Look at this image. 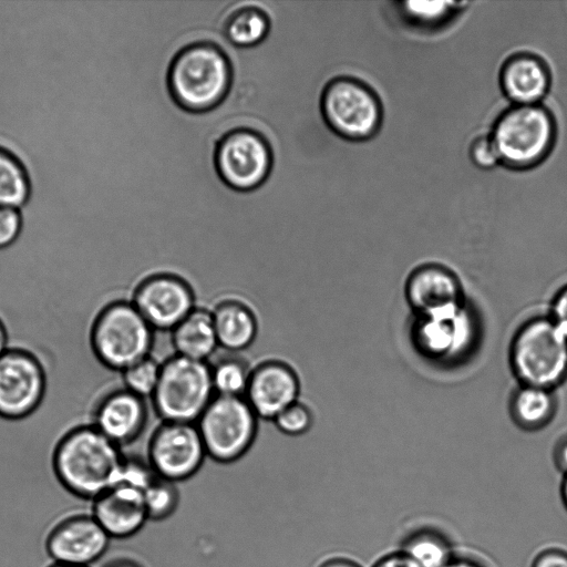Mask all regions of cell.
Listing matches in <instances>:
<instances>
[{"label":"cell","mask_w":567,"mask_h":567,"mask_svg":"<svg viewBox=\"0 0 567 567\" xmlns=\"http://www.w3.org/2000/svg\"><path fill=\"white\" fill-rule=\"evenodd\" d=\"M233 84V61L210 40L184 45L167 65L168 95L178 109L189 114H206L220 106Z\"/></svg>","instance_id":"1"},{"label":"cell","mask_w":567,"mask_h":567,"mask_svg":"<svg viewBox=\"0 0 567 567\" xmlns=\"http://www.w3.org/2000/svg\"><path fill=\"white\" fill-rule=\"evenodd\" d=\"M125 460L121 447L90 423L70 429L58 441L52 464L65 489L94 501L121 481Z\"/></svg>","instance_id":"2"},{"label":"cell","mask_w":567,"mask_h":567,"mask_svg":"<svg viewBox=\"0 0 567 567\" xmlns=\"http://www.w3.org/2000/svg\"><path fill=\"white\" fill-rule=\"evenodd\" d=\"M557 126L550 110L540 104L509 105L488 132L501 165L527 171L540 165L553 151Z\"/></svg>","instance_id":"3"},{"label":"cell","mask_w":567,"mask_h":567,"mask_svg":"<svg viewBox=\"0 0 567 567\" xmlns=\"http://www.w3.org/2000/svg\"><path fill=\"white\" fill-rule=\"evenodd\" d=\"M320 116L336 136L352 143L374 137L383 123V104L377 91L352 75L330 79L319 95Z\"/></svg>","instance_id":"4"},{"label":"cell","mask_w":567,"mask_h":567,"mask_svg":"<svg viewBox=\"0 0 567 567\" xmlns=\"http://www.w3.org/2000/svg\"><path fill=\"white\" fill-rule=\"evenodd\" d=\"M153 328L131 301L104 306L90 329L93 354L106 368L123 371L150 357Z\"/></svg>","instance_id":"5"},{"label":"cell","mask_w":567,"mask_h":567,"mask_svg":"<svg viewBox=\"0 0 567 567\" xmlns=\"http://www.w3.org/2000/svg\"><path fill=\"white\" fill-rule=\"evenodd\" d=\"M511 361L523 385L553 390L567 378V336L549 317L533 319L517 331Z\"/></svg>","instance_id":"6"},{"label":"cell","mask_w":567,"mask_h":567,"mask_svg":"<svg viewBox=\"0 0 567 567\" xmlns=\"http://www.w3.org/2000/svg\"><path fill=\"white\" fill-rule=\"evenodd\" d=\"M215 391L206 361L174 355L161 364L152 402L164 422L196 423Z\"/></svg>","instance_id":"7"},{"label":"cell","mask_w":567,"mask_h":567,"mask_svg":"<svg viewBox=\"0 0 567 567\" xmlns=\"http://www.w3.org/2000/svg\"><path fill=\"white\" fill-rule=\"evenodd\" d=\"M213 165L220 182L231 190L249 193L261 187L274 166L271 143L260 131L237 126L214 143Z\"/></svg>","instance_id":"8"},{"label":"cell","mask_w":567,"mask_h":567,"mask_svg":"<svg viewBox=\"0 0 567 567\" xmlns=\"http://www.w3.org/2000/svg\"><path fill=\"white\" fill-rule=\"evenodd\" d=\"M257 419L245 396L215 395L195 424L206 454L217 462L230 463L251 446Z\"/></svg>","instance_id":"9"},{"label":"cell","mask_w":567,"mask_h":567,"mask_svg":"<svg viewBox=\"0 0 567 567\" xmlns=\"http://www.w3.org/2000/svg\"><path fill=\"white\" fill-rule=\"evenodd\" d=\"M47 392V373L31 351L10 347L0 357V417L18 421L33 414Z\"/></svg>","instance_id":"10"},{"label":"cell","mask_w":567,"mask_h":567,"mask_svg":"<svg viewBox=\"0 0 567 567\" xmlns=\"http://www.w3.org/2000/svg\"><path fill=\"white\" fill-rule=\"evenodd\" d=\"M206 455L195 423L164 422L152 435L147 450L154 473L173 483L193 476Z\"/></svg>","instance_id":"11"},{"label":"cell","mask_w":567,"mask_h":567,"mask_svg":"<svg viewBox=\"0 0 567 567\" xmlns=\"http://www.w3.org/2000/svg\"><path fill=\"white\" fill-rule=\"evenodd\" d=\"M476 321L464 303L437 313L417 316L413 340L420 351L434 360L464 354L476 337Z\"/></svg>","instance_id":"12"},{"label":"cell","mask_w":567,"mask_h":567,"mask_svg":"<svg viewBox=\"0 0 567 567\" xmlns=\"http://www.w3.org/2000/svg\"><path fill=\"white\" fill-rule=\"evenodd\" d=\"M111 537L92 513H76L59 520L49 532L45 548L53 563L91 567L103 557Z\"/></svg>","instance_id":"13"},{"label":"cell","mask_w":567,"mask_h":567,"mask_svg":"<svg viewBox=\"0 0 567 567\" xmlns=\"http://www.w3.org/2000/svg\"><path fill=\"white\" fill-rule=\"evenodd\" d=\"M131 302L153 330H173L194 309V295L186 281L157 274L137 285Z\"/></svg>","instance_id":"14"},{"label":"cell","mask_w":567,"mask_h":567,"mask_svg":"<svg viewBox=\"0 0 567 567\" xmlns=\"http://www.w3.org/2000/svg\"><path fill=\"white\" fill-rule=\"evenodd\" d=\"M497 81L512 105H534L547 96L551 75L546 61L532 51L508 55L499 65Z\"/></svg>","instance_id":"15"},{"label":"cell","mask_w":567,"mask_h":567,"mask_svg":"<svg viewBox=\"0 0 567 567\" xmlns=\"http://www.w3.org/2000/svg\"><path fill=\"white\" fill-rule=\"evenodd\" d=\"M299 380L295 371L278 361H268L250 372L245 399L257 417L275 420L297 402Z\"/></svg>","instance_id":"16"},{"label":"cell","mask_w":567,"mask_h":567,"mask_svg":"<svg viewBox=\"0 0 567 567\" xmlns=\"http://www.w3.org/2000/svg\"><path fill=\"white\" fill-rule=\"evenodd\" d=\"M91 513L111 538L130 537L148 519L143 489L122 481L93 501Z\"/></svg>","instance_id":"17"},{"label":"cell","mask_w":567,"mask_h":567,"mask_svg":"<svg viewBox=\"0 0 567 567\" xmlns=\"http://www.w3.org/2000/svg\"><path fill=\"white\" fill-rule=\"evenodd\" d=\"M146 416L144 399L123 388L97 401L91 424L121 447L141 434Z\"/></svg>","instance_id":"18"},{"label":"cell","mask_w":567,"mask_h":567,"mask_svg":"<svg viewBox=\"0 0 567 567\" xmlns=\"http://www.w3.org/2000/svg\"><path fill=\"white\" fill-rule=\"evenodd\" d=\"M405 296L417 316L437 313L464 303L457 277L439 265L416 268L409 276Z\"/></svg>","instance_id":"19"},{"label":"cell","mask_w":567,"mask_h":567,"mask_svg":"<svg viewBox=\"0 0 567 567\" xmlns=\"http://www.w3.org/2000/svg\"><path fill=\"white\" fill-rule=\"evenodd\" d=\"M271 18L257 1L244 2L224 18L221 32L235 49H254L261 45L270 35Z\"/></svg>","instance_id":"20"},{"label":"cell","mask_w":567,"mask_h":567,"mask_svg":"<svg viewBox=\"0 0 567 567\" xmlns=\"http://www.w3.org/2000/svg\"><path fill=\"white\" fill-rule=\"evenodd\" d=\"M172 343L177 355L206 361L219 346L212 312L195 308L172 330Z\"/></svg>","instance_id":"21"},{"label":"cell","mask_w":567,"mask_h":567,"mask_svg":"<svg viewBox=\"0 0 567 567\" xmlns=\"http://www.w3.org/2000/svg\"><path fill=\"white\" fill-rule=\"evenodd\" d=\"M218 344L239 351L251 344L257 333V322L251 310L239 301L226 300L212 311Z\"/></svg>","instance_id":"22"},{"label":"cell","mask_w":567,"mask_h":567,"mask_svg":"<svg viewBox=\"0 0 567 567\" xmlns=\"http://www.w3.org/2000/svg\"><path fill=\"white\" fill-rule=\"evenodd\" d=\"M399 548L420 567H444L457 550L446 533L430 525L411 529L401 539Z\"/></svg>","instance_id":"23"},{"label":"cell","mask_w":567,"mask_h":567,"mask_svg":"<svg viewBox=\"0 0 567 567\" xmlns=\"http://www.w3.org/2000/svg\"><path fill=\"white\" fill-rule=\"evenodd\" d=\"M392 4L403 22L412 29L430 32L452 23L462 16L468 1H394Z\"/></svg>","instance_id":"24"},{"label":"cell","mask_w":567,"mask_h":567,"mask_svg":"<svg viewBox=\"0 0 567 567\" xmlns=\"http://www.w3.org/2000/svg\"><path fill=\"white\" fill-rule=\"evenodd\" d=\"M512 414L518 425L537 429L550 421L555 413L556 400L553 390L523 385L513 396Z\"/></svg>","instance_id":"25"},{"label":"cell","mask_w":567,"mask_h":567,"mask_svg":"<svg viewBox=\"0 0 567 567\" xmlns=\"http://www.w3.org/2000/svg\"><path fill=\"white\" fill-rule=\"evenodd\" d=\"M30 195V182L22 163L0 147V206L19 208Z\"/></svg>","instance_id":"26"},{"label":"cell","mask_w":567,"mask_h":567,"mask_svg":"<svg viewBox=\"0 0 567 567\" xmlns=\"http://www.w3.org/2000/svg\"><path fill=\"white\" fill-rule=\"evenodd\" d=\"M250 372L244 363L228 359L212 368V381L216 395L245 396Z\"/></svg>","instance_id":"27"},{"label":"cell","mask_w":567,"mask_h":567,"mask_svg":"<svg viewBox=\"0 0 567 567\" xmlns=\"http://www.w3.org/2000/svg\"><path fill=\"white\" fill-rule=\"evenodd\" d=\"M143 493L148 519H165L177 508L179 494L173 482L156 475Z\"/></svg>","instance_id":"28"},{"label":"cell","mask_w":567,"mask_h":567,"mask_svg":"<svg viewBox=\"0 0 567 567\" xmlns=\"http://www.w3.org/2000/svg\"><path fill=\"white\" fill-rule=\"evenodd\" d=\"M159 373L161 364L146 357L122 371L124 388L140 398H152Z\"/></svg>","instance_id":"29"},{"label":"cell","mask_w":567,"mask_h":567,"mask_svg":"<svg viewBox=\"0 0 567 567\" xmlns=\"http://www.w3.org/2000/svg\"><path fill=\"white\" fill-rule=\"evenodd\" d=\"M274 422L284 434L296 436L310 429L312 414L306 405L297 401L277 415Z\"/></svg>","instance_id":"30"},{"label":"cell","mask_w":567,"mask_h":567,"mask_svg":"<svg viewBox=\"0 0 567 567\" xmlns=\"http://www.w3.org/2000/svg\"><path fill=\"white\" fill-rule=\"evenodd\" d=\"M468 159L477 169L489 172L501 166L499 156L489 134H478L468 144Z\"/></svg>","instance_id":"31"},{"label":"cell","mask_w":567,"mask_h":567,"mask_svg":"<svg viewBox=\"0 0 567 567\" xmlns=\"http://www.w3.org/2000/svg\"><path fill=\"white\" fill-rule=\"evenodd\" d=\"M22 217L18 208L0 206V249L12 245L20 235Z\"/></svg>","instance_id":"32"},{"label":"cell","mask_w":567,"mask_h":567,"mask_svg":"<svg viewBox=\"0 0 567 567\" xmlns=\"http://www.w3.org/2000/svg\"><path fill=\"white\" fill-rule=\"evenodd\" d=\"M529 567H567V546L547 544L537 549Z\"/></svg>","instance_id":"33"},{"label":"cell","mask_w":567,"mask_h":567,"mask_svg":"<svg viewBox=\"0 0 567 567\" xmlns=\"http://www.w3.org/2000/svg\"><path fill=\"white\" fill-rule=\"evenodd\" d=\"M548 317L567 336V285L555 295Z\"/></svg>","instance_id":"34"},{"label":"cell","mask_w":567,"mask_h":567,"mask_svg":"<svg viewBox=\"0 0 567 567\" xmlns=\"http://www.w3.org/2000/svg\"><path fill=\"white\" fill-rule=\"evenodd\" d=\"M370 567H420L400 548L386 551L378 557Z\"/></svg>","instance_id":"35"},{"label":"cell","mask_w":567,"mask_h":567,"mask_svg":"<svg viewBox=\"0 0 567 567\" xmlns=\"http://www.w3.org/2000/svg\"><path fill=\"white\" fill-rule=\"evenodd\" d=\"M444 567H492L482 555L472 550H456L454 557Z\"/></svg>","instance_id":"36"},{"label":"cell","mask_w":567,"mask_h":567,"mask_svg":"<svg viewBox=\"0 0 567 567\" xmlns=\"http://www.w3.org/2000/svg\"><path fill=\"white\" fill-rule=\"evenodd\" d=\"M554 463L561 475L567 474V435L561 437L555 446Z\"/></svg>","instance_id":"37"},{"label":"cell","mask_w":567,"mask_h":567,"mask_svg":"<svg viewBox=\"0 0 567 567\" xmlns=\"http://www.w3.org/2000/svg\"><path fill=\"white\" fill-rule=\"evenodd\" d=\"M319 567H364L358 560L344 556H336L324 560Z\"/></svg>","instance_id":"38"},{"label":"cell","mask_w":567,"mask_h":567,"mask_svg":"<svg viewBox=\"0 0 567 567\" xmlns=\"http://www.w3.org/2000/svg\"><path fill=\"white\" fill-rule=\"evenodd\" d=\"M103 567H142L138 563L128 558H115L106 563Z\"/></svg>","instance_id":"39"},{"label":"cell","mask_w":567,"mask_h":567,"mask_svg":"<svg viewBox=\"0 0 567 567\" xmlns=\"http://www.w3.org/2000/svg\"><path fill=\"white\" fill-rule=\"evenodd\" d=\"M9 336L7 327L0 318V357L9 349Z\"/></svg>","instance_id":"40"},{"label":"cell","mask_w":567,"mask_h":567,"mask_svg":"<svg viewBox=\"0 0 567 567\" xmlns=\"http://www.w3.org/2000/svg\"><path fill=\"white\" fill-rule=\"evenodd\" d=\"M559 497L565 511L567 512V474L561 475V481L559 485Z\"/></svg>","instance_id":"41"},{"label":"cell","mask_w":567,"mask_h":567,"mask_svg":"<svg viewBox=\"0 0 567 567\" xmlns=\"http://www.w3.org/2000/svg\"><path fill=\"white\" fill-rule=\"evenodd\" d=\"M49 567H83V566H72V565H64V564H56V563H53L51 566Z\"/></svg>","instance_id":"42"}]
</instances>
